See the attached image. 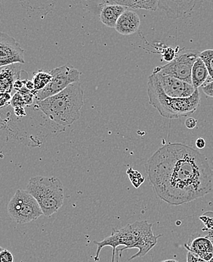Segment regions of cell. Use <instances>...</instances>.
Returning a JSON list of instances; mask_svg holds the SVG:
<instances>
[{
    "instance_id": "1",
    "label": "cell",
    "mask_w": 213,
    "mask_h": 262,
    "mask_svg": "<svg viewBox=\"0 0 213 262\" xmlns=\"http://www.w3.org/2000/svg\"><path fill=\"white\" fill-rule=\"evenodd\" d=\"M153 190L170 206L198 200L212 190L213 171L204 155L181 143L159 148L146 164Z\"/></svg>"
},
{
    "instance_id": "2",
    "label": "cell",
    "mask_w": 213,
    "mask_h": 262,
    "mask_svg": "<svg viewBox=\"0 0 213 262\" xmlns=\"http://www.w3.org/2000/svg\"><path fill=\"white\" fill-rule=\"evenodd\" d=\"M152 227L153 224L144 220L129 224L119 230L113 229L111 236L101 242L94 241L97 246L94 259L95 261H99L101 251L106 247H112L111 262H119V258H122L123 251L130 249H138V252L130 258L129 261L144 257L155 247L159 237L162 236L154 235Z\"/></svg>"
},
{
    "instance_id": "3",
    "label": "cell",
    "mask_w": 213,
    "mask_h": 262,
    "mask_svg": "<svg viewBox=\"0 0 213 262\" xmlns=\"http://www.w3.org/2000/svg\"><path fill=\"white\" fill-rule=\"evenodd\" d=\"M83 97V90L78 82L71 84L61 93L36 103L35 107L57 125L68 127L80 118Z\"/></svg>"
},
{
    "instance_id": "4",
    "label": "cell",
    "mask_w": 213,
    "mask_h": 262,
    "mask_svg": "<svg viewBox=\"0 0 213 262\" xmlns=\"http://www.w3.org/2000/svg\"><path fill=\"white\" fill-rule=\"evenodd\" d=\"M149 102L162 117L168 119L185 117L194 114L200 102L199 90L189 98H173L163 91L156 76L152 74L147 82Z\"/></svg>"
},
{
    "instance_id": "5",
    "label": "cell",
    "mask_w": 213,
    "mask_h": 262,
    "mask_svg": "<svg viewBox=\"0 0 213 262\" xmlns=\"http://www.w3.org/2000/svg\"><path fill=\"white\" fill-rule=\"evenodd\" d=\"M26 190L36 199L44 215L51 217L62 207L65 201L63 184L58 178L36 176L30 179Z\"/></svg>"
},
{
    "instance_id": "6",
    "label": "cell",
    "mask_w": 213,
    "mask_h": 262,
    "mask_svg": "<svg viewBox=\"0 0 213 262\" xmlns=\"http://www.w3.org/2000/svg\"><path fill=\"white\" fill-rule=\"evenodd\" d=\"M8 214L17 224L30 223L44 215L39 203L27 190L18 189L8 203Z\"/></svg>"
},
{
    "instance_id": "7",
    "label": "cell",
    "mask_w": 213,
    "mask_h": 262,
    "mask_svg": "<svg viewBox=\"0 0 213 262\" xmlns=\"http://www.w3.org/2000/svg\"><path fill=\"white\" fill-rule=\"evenodd\" d=\"M50 73L52 80L45 89L36 93L35 95L36 103L59 94L71 84L79 82L81 75V73L69 63L55 68Z\"/></svg>"
},
{
    "instance_id": "8",
    "label": "cell",
    "mask_w": 213,
    "mask_h": 262,
    "mask_svg": "<svg viewBox=\"0 0 213 262\" xmlns=\"http://www.w3.org/2000/svg\"><path fill=\"white\" fill-rule=\"evenodd\" d=\"M200 54L198 50L188 49L164 66L157 67L153 73L171 76L192 84V69Z\"/></svg>"
},
{
    "instance_id": "9",
    "label": "cell",
    "mask_w": 213,
    "mask_h": 262,
    "mask_svg": "<svg viewBox=\"0 0 213 262\" xmlns=\"http://www.w3.org/2000/svg\"><path fill=\"white\" fill-rule=\"evenodd\" d=\"M25 52L20 44L12 36L2 32L0 33V67L15 63H25Z\"/></svg>"
},
{
    "instance_id": "10",
    "label": "cell",
    "mask_w": 213,
    "mask_h": 262,
    "mask_svg": "<svg viewBox=\"0 0 213 262\" xmlns=\"http://www.w3.org/2000/svg\"><path fill=\"white\" fill-rule=\"evenodd\" d=\"M164 93L173 98H189L196 91L192 84L171 76L154 74Z\"/></svg>"
},
{
    "instance_id": "11",
    "label": "cell",
    "mask_w": 213,
    "mask_h": 262,
    "mask_svg": "<svg viewBox=\"0 0 213 262\" xmlns=\"http://www.w3.org/2000/svg\"><path fill=\"white\" fill-rule=\"evenodd\" d=\"M198 2L159 1V9L164 11L170 19L182 18L191 13Z\"/></svg>"
},
{
    "instance_id": "12",
    "label": "cell",
    "mask_w": 213,
    "mask_h": 262,
    "mask_svg": "<svg viewBox=\"0 0 213 262\" xmlns=\"http://www.w3.org/2000/svg\"><path fill=\"white\" fill-rule=\"evenodd\" d=\"M141 25L139 16L136 12L125 10L117 20L115 30L123 36H130L138 31Z\"/></svg>"
},
{
    "instance_id": "13",
    "label": "cell",
    "mask_w": 213,
    "mask_h": 262,
    "mask_svg": "<svg viewBox=\"0 0 213 262\" xmlns=\"http://www.w3.org/2000/svg\"><path fill=\"white\" fill-rule=\"evenodd\" d=\"M184 247L188 252L195 254L205 261H209L213 258V244L206 236L195 238L190 245L184 244Z\"/></svg>"
},
{
    "instance_id": "14",
    "label": "cell",
    "mask_w": 213,
    "mask_h": 262,
    "mask_svg": "<svg viewBox=\"0 0 213 262\" xmlns=\"http://www.w3.org/2000/svg\"><path fill=\"white\" fill-rule=\"evenodd\" d=\"M100 12V20L108 28H115L117 20L125 11V7L114 4L112 1H106Z\"/></svg>"
},
{
    "instance_id": "15",
    "label": "cell",
    "mask_w": 213,
    "mask_h": 262,
    "mask_svg": "<svg viewBox=\"0 0 213 262\" xmlns=\"http://www.w3.org/2000/svg\"><path fill=\"white\" fill-rule=\"evenodd\" d=\"M20 72L22 71L18 63L1 68L0 91L2 93H12V89H14V84L17 79H20Z\"/></svg>"
},
{
    "instance_id": "16",
    "label": "cell",
    "mask_w": 213,
    "mask_h": 262,
    "mask_svg": "<svg viewBox=\"0 0 213 262\" xmlns=\"http://www.w3.org/2000/svg\"><path fill=\"white\" fill-rule=\"evenodd\" d=\"M209 77V72L206 65L200 58H198L192 69V85L196 90H198L200 87H203L207 82Z\"/></svg>"
},
{
    "instance_id": "17",
    "label": "cell",
    "mask_w": 213,
    "mask_h": 262,
    "mask_svg": "<svg viewBox=\"0 0 213 262\" xmlns=\"http://www.w3.org/2000/svg\"><path fill=\"white\" fill-rule=\"evenodd\" d=\"M114 4L126 6L135 9H146L157 11L159 9V1L157 0H111Z\"/></svg>"
},
{
    "instance_id": "18",
    "label": "cell",
    "mask_w": 213,
    "mask_h": 262,
    "mask_svg": "<svg viewBox=\"0 0 213 262\" xmlns=\"http://www.w3.org/2000/svg\"><path fill=\"white\" fill-rule=\"evenodd\" d=\"M52 76L50 72H46L44 71H39L33 74V81L35 86V92L41 91L47 86L48 84L52 80Z\"/></svg>"
},
{
    "instance_id": "19",
    "label": "cell",
    "mask_w": 213,
    "mask_h": 262,
    "mask_svg": "<svg viewBox=\"0 0 213 262\" xmlns=\"http://www.w3.org/2000/svg\"><path fill=\"white\" fill-rule=\"evenodd\" d=\"M199 58L203 61L207 68L209 77L213 81V49H206L200 52Z\"/></svg>"
},
{
    "instance_id": "20",
    "label": "cell",
    "mask_w": 213,
    "mask_h": 262,
    "mask_svg": "<svg viewBox=\"0 0 213 262\" xmlns=\"http://www.w3.org/2000/svg\"><path fill=\"white\" fill-rule=\"evenodd\" d=\"M126 174H128L129 179L131 181L132 185L134 186L135 188H139L140 186L142 185L145 181V178L142 176V174L139 171L133 169V168H130L127 170Z\"/></svg>"
},
{
    "instance_id": "21",
    "label": "cell",
    "mask_w": 213,
    "mask_h": 262,
    "mask_svg": "<svg viewBox=\"0 0 213 262\" xmlns=\"http://www.w3.org/2000/svg\"><path fill=\"white\" fill-rule=\"evenodd\" d=\"M11 105L12 107H25L26 106L25 104V100H24L23 95H20L19 93H16L15 95L12 96V101H11Z\"/></svg>"
},
{
    "instance_id": "22",
    "label": "cell",
    "mask_w": 213,
    "mask_h": 262,
    "mask_svg": "<svg viewBox=\"0 0 213 262\" xmlns=\"http://www.w3.org/2000/svg\"><path fill=\"white\" fill-rule=\"evenodd\" d=\"M0 261L1 262H14V257L12 252L7 249H4L2 248L1 252H0Z\"/></svg>"
},
{
    "instance_id": "23",
    "label": "cell",
    "mask_w": 213,
    "mask_h": 262,
    "mask_svg": "<svg viewBox=\"0 0 213 262\" xmlns=\"http://www.w3.org/2000/svg\"><path fill=\"white\" fill-rule=\"evenodd\" d=\"M176 51L173 48H166L163 53V58L165 61H173L176 58Z\"/></svg>"
},
{
    "instance_id": "24",
    "label": "cell",
    "mask_w": 213,
    "mask_h": 262,
    "mask_svg": "<svg viewBox=\"0 0 213 262\" xmlns=\"http://www.w3.org/2000/svg\"><path fill=\"white\" fill-rule=\"evenodd\" d=\"M203 93L207 95L208 97L213 98V81L211 82H206L203 87H202Z\"/></svg>"
},
{
    "instance_id": "25",
    "label": "cell",
    "mask_w": 213,
    "mask_h": 262,
    "mask_svg": "<svg viewBox=\"0 0 213 262\" xmlns=\"http://www.w3.org/2000/svg\"><path fill=\"white\" fill-rule=\"evenodd\" d=\"M0 103H1V107L3 108L4 106L7 105L9 103L12 101V97L11 96V94L9 93H2L1 97H0Z\"/></svg>"
},
{
    "instance_id": "26",
    "label": "cell",
    "mask_w": 213,
    "mask_h": 262,
    "mask_svg": "<svg viewBox=\"0 0 213 262\" xmlns=\"http://www.w3.org/2000/svg\"><path fill=\"white\" fill-rule=\"evenodd\" d=\"M187 262H209L202 259L201 258L192 253V252H188L187 254Z\"/></svg>"
},
{
    "instance_id": "27",
    "label": "cell",
    "mask_w": 213,
    "mask_h": 262,
    "mask_svg": "<svg viewBox=\"0 0 213 262\" xmlns=\"http://www.w3.org/2000/svg\"><path fill=\"white\" fill-rule=\"evenodd\" d=\"M24 100H25L26 106H30L33 104L35 100V95L33 93H29L26 95H23Z\"/></svg>"
},
{
    "instance_id": "28",
    "label": "cell",
    "mask_w": 213,
    "mask_h": 262,
    "mask_svg": "<svg viewBox=\"0 0 213 262\" xmlns=\"http://www.w3.org/2000/svg\"><path fill=\"white\" fill-rule=\"evenodd\" d=\"M198 124V120L196 119L193 118V117H189L186 120L185 125L189 129H193L195 127L197 126Z\"/></svg>"
},
{
    "instance_id": "29",
    "label": "cell",
    "mask_w": 213,
    "mask_h": 262,
    "mask_svg": "<svg viewBox=\"0 0 213 262\" xmlns=\"http://www.w3.org/2000/svg\"><path fill=\"white\" fill-rule=\"evenodd\" d=\"M28 80H22V79H17V81L14 84V89L17 92H20L24 87H25V85H26V82Z\"/></svg>"
},
{
    "instance_id": "30",
    "label": "cell",
    "mask_w": 213,
    "mask_h": 262,
    "mask_svg": "<svg viewBox=\"0 0 213 262\" xmlns=\"http://www.w3.org/2000/svg\"><path fill=\"white\" fill-rule=\"evenodd\" d=\"M196 147L198 149H203L206 147V141L203 138H199L196 141Z\"/></svg>"
},
{
    "instance_id": "31",
    "label": "cell",
    "mask_w": 213,
    "mask_h": 262,
    "mask_svg": "<svg viewBox=\"0 0 213 262\" xmlns=\"http://www.w3.org/2000/svg\"><path fill=\"white\" fill-rule=\"evenodd\" d=\"M15 114L18 117H24L26 115L25 113V108L24 107H17L15 108Z\"/></svg>"
},
{
    "instance_id": "32",
    "label": "cell",
    "mask_w": 213,
    "mask_h": 262,
    "mask_svg": "<svg viewBox=\"0 0 213 262\" xmlns=\"http://www.w3.org/2000/svg\"><path fill=\"white\" fill-rule=\"evenodd\" d=\"M161 262H179L176 259H167V260H163Z\"/></svg>"
},
{
    "instance_id": "33",
    "label": "cell",
    "mask_w": 213,
    "mask_h": 262,
    "mask_svg": "<svg viewBox=\"0 0 213 262\" xmlns=\"http://www.w3.org/2000/svg\"><path fill=\"white\" fill-rule=\"evenodd\" d=\"M209 262H213V258H212V259L210 260V261H209Z\"/></svg>"
}]
</instances>
